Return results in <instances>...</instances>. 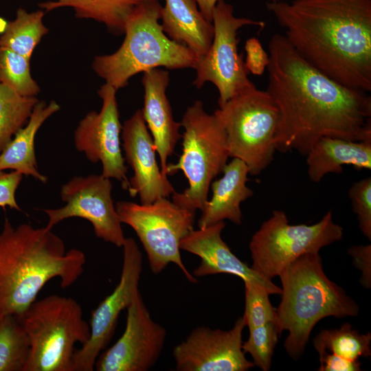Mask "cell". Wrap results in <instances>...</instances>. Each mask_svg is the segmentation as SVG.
<instances>
[{"mask_svg":"<svg viewBox=\"0 0 371 371\" xmlns=\"http://www.w3.org/2000/svg\"><path fill=\"white\" fill-rule=\"evenodd\" d=\"M267 92L279 113L276 150L306 155L323 137L371 142V97L304 60L284 35L268 43Z\"/></svg>","mask_w":371,"mask_h":371,"instance_id":"obj_1","label":"cell"},{"mask_svg":"<svg viewBox=\"0 0 371 371\" xmlns=\"http://www.w3.org/2000/svg\"><path fill=\"white\" fill-rule=\"evenodd\" d=\"M290 45L339 83L371 91V0L271 1Z\"/></svg>","mask_w":371,"mask_h":371,"instance_id":"obj_2","label":"cell"},{"mask_svg":"<svg viewBox=\"0 0 371 371\" xmlns=\"http://www.w3.org/2000/svg\"><path fill=\"white\" fill-rule=\"evenodd\" d=\"M85 262L82 251H67L52 229L26 223L13 227L6 218L0 232V314H21L54 278L63 289L71 286Z\"/></svg>","mask_w":371,"mask_h":371,"instance_id":"obj_3","label":"cell"},{"mask_svg":"<svg viewBox=\"0 0 371 371\" xmlns=\"http://www.w3.org/2000/svg\"><path fill=\"white\" fill-rule=\"evenodd\" d=\"M282 300L276 309L279 333L289 331L284 346L298 359L305 350L313 328L322 319L358 315L357 303L326 276L319 253L305 254L279 276Z\"/></svg>","mask_w":371,"mask_h":371,"instance_id":"obj_4","label":"cell"},{"mask_svg":"<svg viewBox=\"0 0 371 371\" xmlns=\"http://www.w3.org/2000/svg\"><path fill=\"white\" fill-rule=\"evenodd\" d=\"M161 7L159 0L137 5L126 22L124 39L118 49L94 58L95 73L117 91L140 72L159 67L195 68L199 60L195 54L164 32L159 23Z\"/></svg>","mask_w":371,"mask_h":371,"instance_id":"obj_5","label":"cell"},{"mask_svg":"<svg viewBox=\"0 0 371 371\" xmlns=\"http://www.w3.org/2000/svg\"><path fill=\"white\" fill-rule=\"evenodd\" d=\"M18 316L30 344L23 371H73L74 346L90 337L78 302L51 295L36 300Z\"/></svg>","mask_w":371,"mask_h":371,"instance_id":"obj_6","label":"cell"},{"mask_svg":"<svg viewBox=\"0 0 371 371\" xmlns=\"http://www.w3.org/2000/svg\"><path fill=\"white\" fill-rule=\"evenodd\" d=\"M181 124L184 129L182 154L177 163L167 165L166 174L183 171L189 186L183 192L175 191L172 200L195 213L202 210L212 182L227 164V135L218 115L207 113L200 100L186 109Z\"/></svg>","mask_w":371,"mask_h":371,"instance_id":"obj_7","label":"cell"},{"mask_svg":"<svg viewBox=\"0 0 371 371\" xmlns=\"http://www.w3.org/2000/svg\"><path fill=\"white\" fill-rule=\"evenodd\" d=\"M214 113L225 131L229 157L243 161L249 175H259L276 151L279 113L269 94L255 86L234 95Z\"/></svg>","mask_w":371,"mask_h":371,"instance_id":"obj_8","label":"cell"},{"mask_svg":"<svg viewBox=\"0 0 371 371\" xmlns=\"http://www.w3.org/2000/svg\"><path fill=\"white\" fill-rule=\"evenodd\" d=\"M343 228L333 221L331 211L313 225H290L282 210H274L249 243L252 265L260 276L271 280L300 256L319 250L343 238Z\"/></svg>","mask_w":371,"mask_h":371,"instance_id":"obj_9","label":"cell"},{"mask_svg":"<svg viewBox=\"0 0 371 371\" xmlns=\"http://www.w3.org/2000/svg\"><path fill=\"white\" fill-rule=\"evenodd\" d=\"M115 206L121 223L131 227L137 235L155 274L174 263L188 280L197 282L187 270L180 254L181 240L194 229V212L177 205L167 198L148 204L120 201Z\"/></svg>","mask_w":371,"mask_h":371,"instance_id":"obj_10","label":"cell"},{"mask_svg":"<svg viewBox=\"0 0 371 371\" xmlns=\"http://www.w3.org/2000/svg\"><path fill=\"white\" fill-rule=\"evenodd\" d=\"M214 37L206 54L194 68L196 76L192 84L200 89L206 82L215 85L218 92L219 107L238 93L255 87L248 78L243 54L238 52V30L245 25L264 27L265 22L236 17L232 5L219 0L213 11Z\"/></svg>","mask_w":371,"mask_h":371,"instance_id":"obj_11","label":"cell"},{"mask_svg":"<svg viewBox=\"0 0 371 371\" xmlns=\"http://www.w3.org/2000/svg\"><path fill=\"white\" fill-rule=\"evenodd\" d=\"M112 188L110 179L102 175L73 177L61 187L65 205L43 209L49 218L45 227L52 229L63 220L79 217L91 223L98 238L122 247L126 238L111 197Z\"/></svg>","mask_w":371,"mask_h":371,"instance_id":"obj_12","label":"cell"},{"mask_svg":"<svg viewBox=\"0 0 371 371\" xmlns=\"http://www.w3.org/2000/svg\"><path fill=\"white\" fill-rule=\"evenodd\" d=\"M123 264L120 282L93 311L90 319V337L76 350L73 371H92L95 361L111 339L121 312L126 309L139 291L142 271V255L136 242L126 238L123 244Z\"/></svg>","mask_w":371,"mask_h":371,"instance_id":"obj_13","label":"cell"},{"mask_svg":"<svg viewBox=\"0 0 371 371\" xmlns=\"http://www.w3.org/2000/svg\"><path fill=\"white\" fill-rule=\"evenodd\" d=\"M116 92L112 86L104 83L98 93L102 101L99 112H89L79 122L74 132L76 148L83 153L93 163L100 162L102 175L115 179L128 190L127 166L121 148L122 126L116 100Z\"/></svg>","mask_w":371,"mask_h":371,"instance_id":"obj_14","label":"cell"},{"mask_svg":"<svg viewBox=\"0 0 371 371\" xmlns=\"http://www.w3.org/2000/svg\"><path fill=\"white\" fill-rule=\"evenodd\" d=\"M124 331L98 356V371H146L155 366L164 347L166 331L150 317L138 291L126 308Z\"/></svg>","mask_w":371,"mask_h":371,"instance_id":"obj_15","label":"cell"},{"mask_svg":"<svg viewBox=\"0 0 371 371\" xmlns=\"http://www.w3.org/2000/svg\"><path fill=\"white\" fill-rule=\"evenodd\" d=\"M244 317L228 330L199 326L174 347L178 371H247L254 366L243 351Z\"/></svg>","mask_w":371,"mask_h":371,"instance_id":"obj_16","label":"cell"},{"mask_svg":"<svg viewBox=\"0 0 371 371\" xmlns=\"http://www.w3.org/2000/svg\"><path fill=\"white\" fill-rule=\"evenodd\" d=\"M121 138L124 159L133 171L127 190L131 196L138 195L141 203L148 204L172 195L175 190L158 166L155 146L142 109L124 122Z\"/></svg>","mask_w":371,"mask_h":371,"instance_id":"obj_17","label":"cell"},{"mask_svg":"<svg viewBox=\"0 0 371 371\" xmlns=\"http://www.w3.org/2000/svg\"><path fill=\"white\" fill-rule=\"evenodd\" d=\"M225 227L223 221L204 228L192 230L180 242V249L198 256L201 262L194 272V277L217 273L238 276L243 282L262 284L269 294H281L282 289L248 267L230 250L221 238Z\"/></svg>","mask_w":371,"mask_h":371,"instance_id":"obj_18","label":"cell"},{"mask_svg":"<svg viewBox=\"0 0 371 371\" xmlns=\"http://www.w3.org/2000/svg\"><path fill=\"white\" fill-rule=\"evenodd\" d=\"M143 74L144 101L142 111L159 155L161 172L167 175L168 158L172 155L177 143L181 138V122L174 120L166 95L170 75L167 70L159 68Z\"/></svg>","mask_w":371,"mask_h":371,"instance_id":"obj_19","label":"cell"},{"mask_svg":"<svg viewBox=\"0 0 371 371\" xmlns=\"http://www.w3.org/2000/svg\"><path fill=\"white\" fill-rule=\"evenodd\" d=\"M222 172L223 177L210 185L212 196L201 210L199 228L225 219L236 225L242 223L240 203L254 194L253 190L247 186L249 168L243 161L233 158Z\"/></svg>","mask_w":371,"mask_h":371,"instance_id":"obj_20","label":"cell"},{"mask_svg":"<svg viewBox=\"0 0 371 371\" xmlns=\"http://www.w3.org/2000/svg\"><path fill=\"white\" fill-rule=\"evenodd\" d=\"M164 32L191 50L199 60L209 50L214 26L200 11L195 0H165L160 13Z\"/></svg>","mask_w":371,"mask_h":371,"instance_id":"obj_21","label":"cell"},{"mask_svg":"<svg viewBox=\"0 0 371 371\" xmlns=\"http://www.w3.org/2000/svg\"><path fill=\"white\" fill-rule=\"evenodd\" d=\"M306 157L308 176L311 181L319 183L328 173H341L344 165L370 170L371 142L323 137Z\"/></svg>","mask_w":371,"mask_h":371,"instance_id":"obj_22","label":"cell"},{"mask_svg":"<svg viewBox=\"0 0 371 371\" xmlns=\"http://www.w3.org/2000/svg\"><path fill=\"white\" fill-rule=\"evenodd\" d=\"M60 109L54 100L38 101L26 124L19 129L0 153V170H12L45 183L47 177L38 171L35 153L36 135L43 124Z\"/></svg>","mask_w":371,"mask_h":371,"instance_id":"obj_23","label":"cell"},{"mask_svg":"<svg viewBox=\"0 0 371 371\" xmlns=\"http://www.w3.org/2000/svg\"><path fill=\"white\" fill-rule=\"evenodd\" d=\"M148 1L155 0H43L38 5L45 13L71 8L76 18L101 23L118 36L124 34L126 22L134 9Z\"/></svg>","mask_w":371,"mask_h":371,"instance_id":"obj_24","label":"cell"},{"mask_svg":"<svg viewBox=\"0 0 371 371\" xmlns=\"http://www.w3.org/2000/svg\"><path fill=\"white\" fill-rule=\"evenodd\" d=\"M45 14L41 9L29 12L19 8L15 19L5 25L0 36V47L31 60L34 49L49 32L43 23Z\"/></svg>","mask_w":371,"mask_h":371,"instance_id":"obj_25","label":"cell"},{"mask_svg":"<svg viewBox=\"0 0 371 371\" xmlns=\"http://www.w3.org/2000/svg\"><path fill=\"white\" fill-rule=\"evenodd\" d=\"M371 334H361L346 322L339 328L322 330L313 339L317 352L325 350L345 359L357 361L371 355Z\"/></svg>","mask_w":371,"mask_h":371,"instance_id":"obj_26","label":"cell"},{"mask_svg":"<svg viewBox=\"0 0 371 371\" xmlns=\"http://www.w3.org/2000/svg\"><path fill=\"white\" fill-rule=\"evenodd\" d=\"M30 344L17 315L0 314V371H23Z\"/></svg>","mask_w":371,"mask_h":371,"instance_id":"obj_27","label":"cell"},{"mask_svg":"<svg viewBox=\"0 0 371 371\" xmlns=\"http://www.w3.org/2000/svg\"><path fill=\"white\" fill-rule=\"evenodd\" d=\"M36 97L22 96L0 82V153L27 122Z\"/></svg>","mask_w":371,"mask_h":371,"instance_id":"obj_28","label":"cell"},{"mask_svg":"<svg viewBox=\"0 0 371 371\" xmlns=\"http://www.w3.org/2000/svg\"><path fill=\"white\" fill-rule=\"evenodd\" d=\"M0 82L22 96L36 97L41 89L32 78L30 59L0 47Z\"/></svg>","mask_w":371,"mask_h":371,"instance_id":"obj_29","label":"cell"},{"mask_svg":"<svg viewBox=\"0 0 371 371\" xmlns=\"http://www.w3.org/2000/svg\"><path fill=\"white\" fill-rule=\"evenodd\" d=\"M249 330V338L242 344L243 351L251 356L254 366L263 371H268L270 370L273 350L280 335L276 321Z\"/></svg>","mask_w":371,"mask_h":371,"instance_id":"obj_30","label":"cell"},{"mask_svg":"<svg viewBox=\"0 0 371 371\" xmlns=\"http://www.w3.org/2000/svg\"><path fill=\"white\" fill-rule=\"evenodd\" d=\"M245 310L243 317L249 330L276 320V309L271 305L267 289L255 282H244Z\"/></svg>","mask_w":371,"mask_h":371,"instance_id":"obj_31","label":"cell"},{"mask_svg":"<svg viewBox=\"0 0 371 371\" xmlns=\"http://www.w3.org/2000/svg\"><path fill=\"white\" fill-rule=\"evenodd\" d=\"M353 212L357 216L362 234L371 240V178H364L355 182L349 189Z\"/></svg>","mask_w":371,"mask_h":371,"instance_id":"obj_32","label":"cell"},{"mask_svg":"<svg viewBox=\"0 0 371 371\" xmlns=\"http://www.w3.org/2000/svg\"><path fill=\"white\" fill-rule=\"evenodd\" d=\"M23 178V175L12 170L6 172L0 170V207L21 210L18 205L15 193Z\"/></svg>","mask_w":371,"mask_h":371,"instance_id":"obj_33","label":"cell"},{"mask_svg":"<svg viewBox=\"0 0 371 371\" xmlns=\"http://www.w3.org/2000/svg\"><path fill=\"white\" fill-rule=\"evenodd\" d=\"M246 58L245 65L249 72L260 76L267 69L269 54L264 50L260 41L256 38L247 40L245 45Z\"/></svg>","mask_w":371,"mask_h":371,"instance_id":"obj_34","label":"cell"},{"mask_svg":"<svg viewBox=\"0 0 371 371\" xmlns=\"http://www.w3.org/2000/svg\"><path fill=\"white\" fill-rule=\"evenodd\" d=\"M355 266L361 271L360 282L366 289L371 287V245H355L348 249Z\"/></svg>","mask_w":371,"mask_h":371,"instance_id":"obj_35","label":"cell"},{"mask_svg":"<svg viewBox=\"0 0 371 371\" xmlns=\"http://www.w3.org/2000/svg\"><path fill=\"white\" fill-rule=\"evenodd\" d=\"M320 366L319 371H359L361 363L352 361L325 350L318 352Z\"/></svg>","mask_w":371,"mask_h":371,"instance_id":"obj_36","label":"cell"},{"mask_svg":"<svg viewBox=\"0 0 371 371\" xmlns=\"http://www.w3.org/2000/svg\"><path fill=\"white\" fill-rule=\"evenodd\" d=\"M200 11L202 12L205 18L212 22V13L214 8L219 0H195ZM280 1V0H270Z\"/></svg>","mask_w":371,"mask_h":371,"instance_id":"obj_37","label":"cell"}]
</instances>
